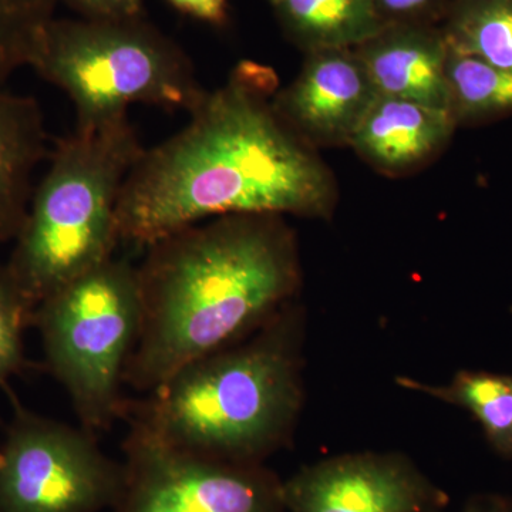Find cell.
Returning a JSON list of instances; mask_svg holds the SVG:
<instances>
[{"label": "cell", "instance_id": "cell-1", "mask_svg": "<svg viewBox=\"0 0 512 512\" xmlns=\"http://www.w3.org/2000/svg\"><path fill=\"white\" fill-rule=\"evenodd\" d=\"M276 92L274 69L245 60L207 90L187 126L144 148L120 194V245L144 249L222 215L328 217L335 180L276 113Z\"/></svg>", "mask_w": 512, "mask_h": 512}, {"label": "cell", "instance_id": "cell-2", "mask_svg": "<svg viewBox=\"0 0 512 512\" xmlns=\"http://www.w3.org/2000/svg\"><path fill=\"white\" fill-rule=\"evenodd\" d=\"M141 329L124 386L147 394L177 370L248 338L291 305L301 279L281 215H222L144 248Z\"/></svg>", "mask_w": 512, "mask_h": 512}, {"label": "cell", "instance_id": "cell-3", "mask_svg": "<svg viewBox=\"0 0 512 512\" xmlns=\"http://www.w3.org/2000/svg\"><path fill=\"white\" fill-rule=\"evenodd\" d=\"M301 404V320L289 305L248 338L127 400L123 420L184 453L264 464L289 443Z\"/></svg>", "mask_w": 512, "mask_h": 512}, {"label": "cell", "instance_id": "cell-4", "mask_svg": "<svg viewBox=\"0 0 512 512\" xmlns=\"http://www.w3.org/2000/svg\"><path fill=\"white\" fill-rule=\"evenodd\" d=\"M144 148L128 116L59 140L5 264L33 311L113 258L121 190Z\"/></svg>", "mask_w": 512, "mask_h": 512}, {"label": "cell", "instance_id": "cell-5", "mask_svg": "<svg viewBox=\"0 0 512 512\" xmlns=\"http://www.w3.org/2000/svg\"><path fill=\"white\" fill-rule=\"evenodd\" d=\"M28 67L72 100L79 131L123 119L133 104L190 113L207 93L183 47L144 16L52 19Z\"/></svg>", "mask_w": 512, "mask_h": 512}, {"label": "cell", "instance_id": "cell-6", "mask_svg": "<svg viewBox=\"0 0 512 512\" xmlns=\"http://www.w3.org/2000/svg\"><path fill=\"white\" fill-rule=\"evenodd\" d=\"M32 325L80 426L99 436L123 420L121 387L141 329L137 265L113 256L40 303Z\"/></svg>", "mask_w": 512, "mask_h": 512}, {"label": "cell", "instance_id": "cell-7", "mask_svg": "<svg viewBox=\"0 0 512 512\" xmlns=\"http://www.w3.org/2000/svg\"><path fill=\"white\" fill-rule=\"evenodd\" d=\"M121 484L123 461L97 434L15 402L0 441V512L111 511Z\"/></svg>", "mask_w": 512, "mask_h": 512}, {"label": "cell", "instance_id": "cell-8", "mask_svg": "<svg viewBox=\"0 0 512 512\" xmlns=\"http://www.w3.org/2000/svg\"><path fill=\"white\" fill-rule=\"evenodd\" d=\"M111 512H286L282 480L264 464L211 460L167 446L134 421Z\"/></svg>", "mask_w": 512, "mask_h": 512}, {"label": "cell", "instance_id": "cell-9", "mask_svg": "<svg viewBox=\"0 0 512 512\" xmlns=\"http://www.w3.org/2000/svg\"><path fill=\"white\" fill-rule=\"evenodd\" d=\"M286 512H444L450 498L409 457L326 458L282 480Z\"/></svg>", "mask_w": 512, "mask_h": 512}, {"label": "cell", "instance_id": "cell-10", "mask_svg": "<svg viewBox=\"0 0 512 512\" xmlns=\"http://www.w3.org/2000/svg\"><path fill=\"white\" fill-rule=\"evenodd\" d=\"M379 93L355 49L306 53L301 72L274 97L276 113L312 148L350 146Z\"/></svg>", "mask_w": 512, "mask_h": 512}, {"label": "cell", "instance_id": "cell-11", "mask_svg": "<svg viewBox=\"0 0 512 512\" xmlns=\"http://www.w3.org/2000/svg\"><path fill=\"white\" fill-rule=\"evenodd\" d=\"M355 50L380 96L450 110L443 32L413 23L387 25Z\"/></svg>", "mask_w": 512, "mask_h": 512}, {"label": "cell", "instance_id": "cell-12", "mask_svg": "<svg viewBox=\"0 0 512 512\" xmlns=\"http://www.w3.org/2000/svg\"><path fill=\"white\" fill-rule=\"evenodd\" d=\"M456 126L450 110L379 94L349 147L377 170L402 174L436 156Z\"/></svg>", "mask_w": 512, "mask_h": 512}, {"label": "cell", "instance_id": "cell-13", "mask_svg": "<svg viewBox=\"0 0 512 512\" xmlns=\"http://www.w3.org/2000/svg\"><path fill=\"white\" fill-rule=\"evenodd\" d=\"M46 153L39 103L0 87V242L18 235L35 190L33 175Z\"/></svg>", "mask_w": 512, "mask_h": 512}, {"label": "cell", "instance_id": "cell-14", "mask_svg": "<svg viewBox=\"0 0 512 512\" xmlns=\"http://www.w3.org/2000/svg\"><path fill=\"white\" fill-rule=\"evenodd\" d=\"M272 9L285 35L306 53L355 49L387 26L373 0H282Z\"/></svg>", "mask_w": 512, "mask_h": 512}, {"label": "cell", "instance_id": "cell-15", "mask_svg": "<svg viewBox=\"0 0 512 512\" xmlns=\"http://www.w3.org/2000/svg\"><path fill=\"white\" fill-rule=\"evenodd\" d=\"M397 383L403 389L468 410L483 427L495 453L512 458V375L463 370L441 386L410 377H399Z\"/></svg>", "mask_w": 512, "mask_h": 512}, {"label": "cell", "instance_id": "cell-16", "mask_svg": "<svg viewBox=\"0 0 512 512\" xmlns=\"http://www.w3.org/2000/svg\"><path fill=\"white\" fill-rule=\"evenodd\" d=\"M443 35L454 52L512 70V0H461Z\"/></svg>", "mask_w": 512, "mask_h": 512}, {"label": "cell", "instance_id": "cell-17", "mask_svg": "<svg viewBox=\"0 0 512 512\" xmlns=\"http://www.w3.org/2000/svg\"><path fill=\"white\" fill-rule=\"evenodd\" d=\"M446 79L450 110L457 123L512 110V70L448 47Z\"/></svg>", "mask_w": 512, "mask_h": 512}, {"label": "cell", "instance_id": "cell-18", "mask_svg": "<svg viewBox=\"0 0 512 512\" xmlns=\"http://www.w3.org/2000/svg\"><path fill=\"white\" fill-rule=\"evenodd\" d=\"M62 0H0V87L28 67L40 33Z\"/></svg>", "mask_w": 512, "mask_h": 512}, {"label": "cell", "instance_id": "cell-19", "mask_svg": "<svg viewBox=\"0 0 512 512\" xmlns=\"http://www.w3.org/2000/svg\"><path fill=\"white\" fill-rule=\"evenodd\" d=\"M33 311L0 265V386L25 367L23 335L32 326Z\"/></svg>", "mask_w": 512, "mask_h": 512}, {"label": "cell", "instance_id": "cell-20", "mask_svg": "<svg viewBox=\"0 0 512 512\" xmlns=\"http://www.w3.org/2000/svg\"><path fill=\"white\" fill-rule=\"evenodd\" d=\"M373 3L386 25H426L427 19L440 12L443 0H373Z\"/></svg>", "mask_w": 512, "mask_h": 512}, {"label": "cell", "instance_id": "cell-21", "mask_svg": "<svg viewBox=\"0 0 512 512\" xmlns=\"http://www.w3.org/2000/svg\"><path fill=\"white\" fill-rule=\"evenodd\" d=\"M79 18L130 19L144 16V0H62Z\"/></svg>", "mask_w": 512, "mask_h": 512}, {"label": "cell", "instance_id": "cell-22", "mask_svg": "<svg viewBox=\"0 0 512 512\" xmlns=\"http://www.w3.org/2000/svg\"><path fill=\"white\" fill-rule=\"evenodd\" d=\"M173 8L211 26H224L228 20V0H167Z\"/></svg>", "mask_w": 512, "mask_h": 512}, {"label": "cell", "instance_id": "cell-23", "mask_svg": "<svg viewBox=\"0 0 512 512\" xmlns=\"http://www.w3.org/2000/svg\"><path fill=\"white\" fill-rule=\"evenodd\" d=\"M461 512H512V498L495 493L477 494L467 501Z\"/></svg>", "mask_w": 512, "mask_h": 512}, {"label": "cell", "instance_id": "cell-24", "mask_svg": "<svg viewBox=\"0 0 512 512\" xmlns=\"http://www.w3.org/2000/svg\"><path fill=\"white\" fill-rule=\"evenodd\" d=\"M269 5L274 6L276 3L282 2V0H268Z\"/></svg>", "mask_w": 512, "mask_h": 512}]
</instances>
